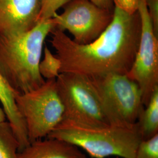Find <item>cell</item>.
<instances>
[{
  "mask_svg": "<svg viewBox=\"0 0 158 158\" xmlns=\"http://www.w3.org/2000/svg\"><path fill=\"white\" fill-rule=\"evenodd\" d=\"M146 3L155 33L158 36V0H146Z\"/></svg>",
  "mask_w": 158,
  "mask_h": 158,
  "instance_id": "cell-18",
  "label": "cell"
},
{
  "mask_svg": "<svg viewBox=\"0 0 158 158\" xmlns=\"http://www.w3.org/2000/svg\"><path fill=\"white\" fill-rule=\"evenodd\" d=\"M138 12L141 24L140 40L134 63L127 75L139 85L145 106L158 87V36L153 29L146 0H139Z\"/></svg>",
  "mask_w": 158,
  "mask_h": 158,
  "instance_id": "cell-8",
  "label": "cell"
},
{
  "mask_svg": "<svg viewBox=\"0 0 158 158\" xmlns=\"http://www.w3.org/2000/svg\"><path fill=\"white\" fill-rule=\"evenodd\" d=\"M61 62L60 59L53 55L51 51L45 47L44 50V57L40 62V72L41 76L47 80L56 79L60 74Z\"/></svg>",
  "mask_w": 158,
  "mask_h": 158,
  "instance_id": "cell-14",
  "label": "cell"
},
{
  "mask_svg": "<svg viewBox=\"0 0 158 158\" xmlns=\"http://www.w3.org/2000/svg\"><path fill=\"white\" fill-rule=\"evenodd\" d=\"M6 114L4 111V110L0 107V123H3L6 121Z\"/></svg>",
  "mask_w": 158,
  "mask_h": 158,
  "instance_id": "cell-20",
  "label": "cell"
},
{
  "mask_svg": "<svg viewBox=\"0 0 158 158\" xmlns=\"http://www.w3.org/2000/svg\"><path fill=\"white\" fill-rule=\"evenodd\" d=\"M96 6L105 10L113 11L114 9L112 0H90Z\"/></svg>",
  "mask_w": 158,
  "mask_h": 158,
  "instance_id": "cell-19",
  "label": "cell"
},
{
  "mask_svg": "<svg viewBox=\"0 0 158 158\" xmlns=\"http://www.w3.org/2000/svg\"><path fill=\"white\" fill-rule=\"evenodd\" d=\"M134 158H158V134L147 140H142Z\"/></svg>",
  "mask_w": 158,
  "mask_h": 158,
  "instance_id": "cell-15",
  "label": "cell"
},
{
  "mask_svg": "<svg viewBox=\"0 0 158 158\" xmlns=\"http://www.w3.org/2000/svg\"><path fill=\"white\" fill-rule=\"evenodd\" d=\"M19 143L8 121L0 123V158H18Z\"/></svg>",
  "mask_w": 158,
  "mask_h": 158,
  "instance_id": "cell-13",
  "label": "cell"
},
{
  "mask_svg": "<svg viewBox=\"0 0 158 158\" xmlns=\"http://www.w3.org/2000/svg\"><path fill=\"white\" fill-rule=\"evenodd\" d=\"M54 29L51 18L28 32L0 35V73L15 93L34 90L45 82L39 66L45 40Z\"/></svg>",
  "mask_w": 158,
  "mask_h": 158,
  "instance_id": "cell-2",
  "label": "cell"
},
{
  "mask_svg": "<svg viewBox=\"0 0 158 158\" xmlns=\"http://www.w3.org/2000/svg\"><path fill=\"white\" fill-rule=\"evenodd\" d=\"M108 124L122 127L135 125L144 108L141 91L127 74H108L89 77Z\"/></svg>",
  "mask_w": 158,
  "mask_h": 158,
  "instance_id": "cell-4",
  "label": "cell"
},
{
  "mask_svg": "<svg viewBox=\"0 0 158 158\" xmlns=\"http://www.w3.org/2000/svg\"><path fill=\"white\" fill-rule=\"evenodd\" d=\"M141 32L138 12L129 15L115 6L107 28L89 44H78L64 32L54 29L51 42L61 62L60 73L89 77L127 74L134 63Z\"/></svg>",
  "mask_w": 158,
  "mask_h": 158,
  "instance_id": "cell-1",
  "label": "cell"
},
{
  "mask_svg": "<svg viewBox=\"0 0 158 158\" xmlns=\"http://www.w3.org/2000/svg\"><path fill=\"white\" fill-rule=\"evenodd\" d=\"M56 84L64 109L63 119L90 126L109 125L89 77L61 73L56 79Z\"/></svg>",
  "mask_w": 158,
  "mask_h": 158,
  "instance_id": "cell-6",
  "label": "cell"
},
{
  "mask_svg": "<svg viewBox=\"0 0 158 158\" xmlns=\"http://www.w3.org/2000/svg\"><path fill=\"white\" fill-rule=\"evenodd\" d=\"M30 143L18 152V158H87L78 147L56 138H49Z\"/></svg>",
  "mask_w": 158,
  "mask_h": 158,
  "instance_id": "cell-10",
  "label": "cell"
},
{
  "mask_svg": "<svg viewBox=\"0 0 158 158\" xmlns=\"http://www.w3.org/2000/svg\"><path fill=\"white\" fill-rule=\"evenodd\" d=\"M15 100L25 121L30 143L47 137L64 118V109L56 79L45 80L34 90L15 93Z\"/></svg>",
  "mask_w": 158,
  "mask_h": 158,
  "instance_id": "cell-5",
  "label": "cell"
},
{
  "mask_svg": "<svg viewBox=\"0 0 158 158\" xmlns=\"http://www.w3.org/2000/svg\"><path fill=\"white\" fill-rule=\"evenodd\" d=\"M113 18V11L102 9L90 0H72L65 5L62 14L51 18L55 29L68 31L74 41L89 44L97 39L107 28Z\"/></svg>",
  "mask_w": 158,
  "mask_h": 158,
  "instance_id": "cell-7",
  "label": "cell"
},
{
  "mask_svg": "<svg viewBox=\"0 0 158 158\" xmlns=\"http://www.w3.org/2000/svg\"><path fill=\"white\" fill-rule=\"evenodd\" d=\"M15 92L0 73V102L6 118L19 143V152L30 144L25 121L17 108L15 100Z\"/></svg>",
  "mask_w": 158,
  "mask_h": 158,
  "instance_id": "cell-11",
  "label": "cell"
},
{
  "mask_svg": "<svg viewBox=\"0 0 158 158\" xmlns=\"http://www.w3.org/2000/svg\"><path fill=\"white\" fill-rule=\"evenodd\" d=\"M47 137L70 143L83 149L91 158H134L142 141L136 124L132 127L90 126L67 119H63Z\"/></svg>",
  "mask_w": 158,
  "mask_h": 158,
  "instance_id": "cell-3",
  "label": "cell"
},
{
  "mask_svg": "<svg viewBox=\"0 0 158 158\" xmlns=\"http://www.w3.org/2000/svg\"><path fill=\"white\" fill-rule=\"evenodd\" d=\"M72 0H42L39 22L52 18L57 11Z\"/></svg>",
  "mask_w": 158,
  "mask_h": 158,
  "instance_id": "cell-16",
  "label": "cell"
},
{
  "mask_svg": "<svg viewBox=\"0 0 158 158\" xmlns=\"http://www.w3.org/2000/svg\"><path fill=\"white\" fill-rule=\"evenodd\" d=\"M145 107L136 123L142 140L158 134V87L153 91Z\"/></svg>",
  "mask_w": 158,
  "mask_h": 158,
  "instance_id": "cell-12",
  "label": "cell"
},
{
  "mask_svg": "<svg viewBox=\"0 0 158 158\" xmlns=\"http://www.w3.org/2000/svg\"><path fill=\"white\" fill-rule=\"evenodd\" d=\"M114 6L123 11L134 15L138 12L139 0H112Z\"/></svg>",
  "mask_w": 158,
  "mask_h": 158,
  "instance_id": "cell-17",
  "label": "cell"
},
{
  "mask_svg": "<svg viewBox=\"0 0 158 158\" xmlns=\"http://www.w3.org/2000/svg\"><path fill=\"white\" fill-rule=\"evenodd\" d=\"M42 0H0V35L31 31L39 23Z\"/></svg>",
  "mask_w": 158,
  "mask_h": 158,
  "instance_id": "cell-9",
  "label": "cell"
}]
</instances>
